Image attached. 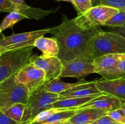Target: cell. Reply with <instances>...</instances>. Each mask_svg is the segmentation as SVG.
I'll list each match as a JSON object with an SVG mask.
<instances>
[{
    "instance_id": "17",
    "label": "cell",
    "mask_w": 125,
    "mask_h": 124,
    "mask_svg": "<svg viewBox=\"0 0 125 124\" xmlns=\"http://www.w3.org/2000/svg\"><path fill=\"white\" fill-rule=\"evenodd\" d=\"M125 54L109 53L96 57L94 59L93 63L95 69V73L101 74L113 68Z\"/></svg>"
},
{
    "instance_id": "21",
    "label": "cell",
    "mask_w": 125,
    "mask_h": 124,
    "mask_svg": "<svg viewBox=\"0 0 125 124\" xmlns=\"http://www.w3.org/2000/svg\"><path fill=\"white\" fill-rule=\"evenodd\" d=\"M100 75L104 79L125 77V54L113 68L103 72Z\"/></svg>"
},
{
    "instance_id": "33",
    "label": "cell",
    "mask_w": 125,
    "mask_h": 124,
    "mask_svg": "<svg viewBox=\"0 0 125 124\" xmlns=\"http://www.w3.org/2000/svg\"><path fill=\"white\" fill-rule=\"evenodd\" d=\"M63 121H60V122H50V123H45V124H62Z\"/></svg>"
},
{
    "instance_id": "7",
    "label": "cell",
    "mask_w": 125,
    "mask_h": 124,
    "mask_svg": "<svg viewBox=\"0 0 125 124\" xmlns=\"http://www.w3.org/2000/svg\"><path fill=\"white\" fill-rule=\"evenodd\" d=\"M50 30L51 28H47L4 36L0 40V52L2 53L9 51L33 46L39 38L50 33Z\"/></svg>"
},
{
    "instance_id": "20",
    "label": "cell",
    "mask_w": 125,
    "mask_h": 124,
    "mask_svg": "<svg viewBox=\"0 0 125 124\" xmlns=\"http://www.w3.org/2000/svg\"><path fill=\"white\" fill-rule=\"evenodd\" d=\"M79 82L80 81H78L74 83H66L62 81L61 78H56L46 81L42 88L48 92L60 94L68 89L78 85Z\"/></svg>"
},
{
    "instance_id": "26",
    "label": "cell",
    "mask_w": 125,
    "mask_h": 124,
    "mask_svg": "<svg viewBox=\"0 0 125 124\" xmlns=\"http://www.w3.org/2000/svg\"><path fill=\"white\" fill-rule=\"evenodd\" d=\"M96 5H104L117 9L119 10H125V0H101Z\"/></svg>"
},
{
    "instance_id": "24",
    "label": "cell",
    "mask_w": 125,
    "mask_h": 124,
    "mask_svg": "<svg viewBox=\"0 0 125 124\" xmlns=\"http://www.w3.org/2000/svg\"><path fill=\"white\" fill-rule=\"evenodd\" d=\"M125 25V10H120L112 16L105 23L104 26L110 27H117Z\"/></svg>"
},
{
    "instance_id": "18",
    "label": "cell",
    "mask_w": 125,
    "mask_h": 124,
    "mask_svg": "<svg viewBox=\"0 0 125 124\" xmlns=\"http://www.w3.org/2000/svg\"><path fill=\"white\" fill-rule=\"evenodd\" d=\"M33 46L42 52L41 55L43 57H57L58 55V45L56 40L53 37L41 36L35 41Z\"/></svg>"
},
{
    "instance_id": "22",
    "label": "cell",
    "mask_w": 125,
    "mask_h": 124,
    "mask_svg": "<svg viewBox=\"0 0 125 124\" xmlns=\"http://www.w3.org/2000/svg\"><path fill=\"white\" fill-rule=\"evenodd\" d=\"M26 105V104L24 103H17L1 111L11 119L20 124L24 114Z\"/></svg>"
},
{
    "instance_id": "36",
    "label": "cell",
    "mask_w": 125,
    "mask_h": 124,
    "mask_svg": "<svg viewBox=\"0 0 125 124\" xmlns=\"http://www.w3.org/2000/svg\"><path fill=\"white\" fill-rule=\"evenodd\" d=\"M56 1H67V2H70L71 0H56Z\"/></svg>"
},
{
    "instance_id": "3",
    "label": "cell",
    "mask_w": 125,
    "mask_h": 124,
    "mask_svg": "<svg viewBox=\"0 0 125 124\" xmlns=\"http://www.w3.org/2000/svg\"><path fill=\"white\" fill-rule=\"evenodd\" d=\"M90 46L94 58L109 53L125 54V38L117 33L102 30L92 38Z\"/></svg>"
},
{
    "instance_id": "19",
    "label": "cell",
    "mask_w": 125,
    "mask_h": 124,
    "mask_svg": "<svg viewBox=\"0 0 125 124\" xmlns=\"http://www.w3.org/2000/svg\"><path fill=\"white\" fill-rule=\"evenodd\" d=\"M99 96H90L86 97H80V98H70L67 99L59 100L52 104V108H63L68 109H76L81 106L90 102L95 97Z\"/></svg>"
},
{
    "instance_id": "25",
    "label": "cell",
    "mask_w": 125,
    "mask_h": 124,
    "mask_svg": "<svg viewBox=\"0 0 125 124\" xmlns=\"http://www.w3.org/2000/svg\"><path fill=\"white\" fill-rule=\"evenodd\" d=\"M78 14L84 13L93 6L91 0H71Z\"/></svg>"
},
{
    "instance_id": "14",
    "label": "cell",
    "mask_w": 125,
    "mask_h": 124,
    "mask_svg": "<svg viewBox=\"0 0 125 124\" xmlns=\"http://www.w3.org/2000/svg\"><path fill=\"white\" fill-rule=\"evenodd\" d=\"M96 86L100 91L104 94L115 97L122 102H125V77L97 80Z\"/></svg>"
},
{
    "instance_id": "11",
    "label": "cell",
    "mask_w": 125,
    "mask_h": 124,
    "mask_svg": "<svg viewBox=\"0 0 125 124\" xmlns=\"http://www.w3.org/2000/svg\"><path fill=\"white\" fill-rule=\"evenodd\" d=\"M78 85L68 89L59 94L60 99H67L70 98H80L94 96H101L104 94L97 88L95 81L79 80Z\"/></svg>"
},
{
    "instance_id": "5",
    "label": "cell",
    "mask_w": 125,
    "mask_h": 124,
    "mask_svg": "<svg viewBox=\"0 0 125 124\" xmlns=\"http://www.w3.org/2000/svg\"><path fill=\"white\" fill-rule=\"evenodd\" d=\"M31 95L28 89L16 80L15 75L0 83V109L17 103L26 104Z\"/></svg>"
},
{
    "instance_id": "8",
    "label": "cell",
    "mask_w": 125,
    "mask_h": 124,
    "mask_svg": "<svg viewBox=\"0 0 125 124\" xmlns=\"http://www.w3.org/2000/svg\"><path fill=\"white\" fill-rule=\"evenodd\" d=\"M15 79L19 83L28 89L30 95L42 87L46 81L45 72L31 63L15 74Z\"/></svg>"
},
{
    "instance_id": "13",
    "label": "cell",
    "mask_w": 125,
    "mask_h": 124,
    "mask_svg": "<svg viewBox=\"0 0 125 124\" xmlns=\"http://www.w3.org/2000/svg\"><path fill=\"white\" fill-rule=\"evenodd\" d=\"M77 109L50 108L38 114L28 124H43L69 120L76 114Z\"/></svg>"
},
{
    "instance_id": "15",
    "label": "cell",
    "mask_w": 125,
    "mask_h": 124,
    "mask_svg": "<svg viewBox=\"0 0 125 124\" xmlns=\"http://www.w3.org/2000/svg\"><path fill=\"white\" fill-rule=\"evenodd\" d=\"M122 102L118 98L107 94H103L95 97L76 109L94 108L106 110L107 111L120 108Z\"/></svg>"
},
{
    "instance_id": "9",
    "label": "cell",
    "mask_w": 125,
    "mask_h": 124,
    "mask_svg": "<svg viewBox=\"0 0 125 124\" xmlns=\"http://www.w3.org/2000/svg\"><path fill=\"white\" fill-rule=\"evenodd\" d=\"M93 61L89 58H79L63 64L60 78L74 77L83 80L86 75L95 73Z\"/></svg>"
},
{
    "instance_id": "1",
    "label": "cell",
    "mask_w": 125,
    "mask_h": 124,
    "mask_svg": "<svg viewBox=\"0 0 125 124\" xmlns=\"http://www.w3.org/2000/svg\"><path fill=\"white\" fill-rule=\"evenodd\" d=\"M102 30L100 27L90 29L81 28L74 23V18L69 19L63 15L62 23L51 27L50 33L57 41L59 47L57 57L63 65L76 58L94 60L90 42L92 38Z\"/></svg>"
},
{
    "instance_id": "30",
    "label": "cell",
    "mask_w": 125,
    "mask_h": 124,
    "mask_svg": "<svg viewBox=\"0 0 125 124\" xmlns=\"http://www.w3.org/2000/svg\"><path fill=\"white\" fill-rule=\"evenodd\" d=\"M109 29L111 30V32L117 33L125 38V25L123 26L117 27H111Z\"/></svg>"
},
{
    "instance_id": "12",
    "label": "cell",
    "mask_w": 125,
    "mask_h": 124,
    "mask_svg": "<svg viewBox=\"0 0 125 124\" xmlns=\"http://www.w3.org/2000/svg\"><path fill=\"white\" fill-rule=\"evenodd\" d=\"M18 10L22 12L28 17V19L39 20L51 13H54V10H46L40 8H34L26 5L21 6L13 3L10 0H0V13Z\"/></svg>"
},
{
    "instance_id": "16",
    "label": "cell",
    "mask_w": 125,
    "mask_h": 124,
    "mask_svg": "<svg viewBox=\"0 0 125 124\" xmlns=\"http://www.w3.org/2000/svg\"><path fill=\"white\" fill-rule=\"evenodd\" d=\"M107 111L94 108L79 109L69 120L74 124H92L99 118L107 114Z\"/></svg>"
},
{
    "instance_id": "23",
    "label": "cell",
    "mask_w": 125,
    "mask_h": 124,
    "mask_svg": "<svg viewBox=\"0 0 125 124\" xmlns=\"http://www.w3.org/2000/svg\"><path fill=\"white\" fill-rule=\"evenodd\" d=\"M24 19H28V17L20 11L15 10L10 12L1 22L0 29L2 31L8 28L12 27L16 23Z\"/></svg>"
},
{
    "instance_id": "27",
    "label": "cell",
    "mask_w": 125,
    "mask_h": 124,
    "mask_svg": "<svg viewBox=\"0 0 125 124\" xmlns=\"http://www.w3.org/2000/svg\"><path fill=\"white\" fill-rule=\"evenodd\" d=\"M107 115L117 122L120 124H125V113L121 108H118L109 111L107 113Z\"/></svg>"
},
{
    "instance_id": "38",
    "label": "cell",
    "mask_w": 125,
    "mask_h": 124,
    "mask_svg": "<svg viewBox=\"0 0 125 124\" xmlns=\"http://www.w3.org/2000/svg\"><path fill=\"white\" fill-rule=\"evenodd\" d=\"M1 54H2V53H1V52H0V57H1Z\"/></svg>"
},
{
    "instance_id": "10",
    "label": "cell",
    "mask_w": 125,
    "mask_h": 124,
    "mask_svg": "<svg viewBox=\"0 0 125 124\" xmlns=\"http://www.w3.org/2000/svg\"><path fill=\"white\" fill-rule=\"evenodd\" d=\"M30 63L45 72L46 81L61 77L63 63L57 57H43L35 54L32 55Z\"/></svg>"
},
{
    "instance_id": "31",
    "label": "cell",
    "mask_w": 125,
    "mask_h": 124,
    "mask_svg": "<svg viewBox=\"0 0 125 124\" xmlns=\"http://www.w3.org/2000/svg\"><path fill=\"white\" fill-rule=\"evenodd\" d=\"M10 1L13 2V3L18 5H21V6L27 5L25 2V0H10Z\"/></svg>"
},
{
    "instance_id": "29",
    "label": "cell",
    "mask_w": 125,
    "mask_h": 124,
    "mask_svg": "<svg viewBox=\"0 0 125 124\" xmlns=\"http://www.w3.org/2000/svg\"><path fill=\"white\" fill-rule=\"evenodd\" d=\"M0 124H20L11 119L0 109Z\"/></svg>"
},
{
    "instance_id": "32",
    "label": "cell",
    "mask_w": 125,
    "mask_h": 124,
    "mask_svg": "<svg viewBox=\"0 0 125 124\" xmlns=\"http://www.w3.org/2000/svg\"><path fill=\"white\" fill-rule=\"evenodd\" d=\"M120 108H121V109H122L125 113V102H122L120 106Z\"/></svg>"
},
{
    "instance_id": "4",
    "label": "cell",
    "mask_w": 125,
    "mask_h": 124,
    "mask_svg": "<svg viewBox=\"0 0 125 124\" xmlns=\"http://www.w3.org/2000/svg\"><path fill=\"white\" fill-rule=\"evenodd\" d=\"M59 99V94L48 92L40 88L31 95L20 124H28L40 113L52 108V104Z\"/></svg>"
},
{
    "instance_id": "34",
    "label": "cell",
    "mask_w": 125,
    "mask_h": 124,
    "mask_svg": "<svg viewBox=\"0 0 125 124\" xmlns=\"http://www.w3.org/2000/svg\"><path fill=\"white\" fill-rule=\"evenodd\" d=\"M91 1H92V3L93 6H95V5L98 2H99L100 1H101V0H91Z\"/></svg>"
},
{
    "instance_id": "2",
    "label": "cell",
    "mask_w": 125,
    "mask_h": 124,
    "mask_svg": "<svg viewBox=\"0 0 125 124\" xmlns=\"http://www.w3.org/2000/svg\"><path fill=\"white\" fill-rule=\"evenodd\" d=\"M34 46L5 52L0 57V83L17 74L30 63Z\"/></svg>"
},
{
    "instance_id": "28",
    "label": "cell",
    "mask_w": 125,
    "mask_h": 124,
    "mask_svg": "<svg viewBox=\"0 0 125 124\" xmlns=\"http://www.w3.org/2000/svg\"><path fill=\"white\" fill-rule=\"evenodd\" d=\"M92 124H120L115 121L111 117L107 114L99 118Z\"/></svg>"
},
{
    "instance_id": "37",
    "label": "cell",
    "mask_w": 125,
    "mask_h": 124,
    "mask_svg": "<svg viewBox=\"0 0 125 124\" xmlns=\"http://www.w3.org/2000/svg\"><path fill=\"white\" fill-rule=\"evenodd\" d=\"M1 32H2V30H1V29H0V34H1Z\"/></svg>"
},
{
    "instance_id": "35",
    "label": "cell",
    "mask_w": 125,
    "mask_h": 124,
    "mask_svg": "<svg viewBox=\"0 0 125 124\" xmlns=\"http://www.w3.org/2000/svg\"><path fill=\"white\" fill-rule=\"evenodd\" d=\"M62 124H73L72 122H71L69 120H65V121H63V122L62 123Z\"/></svg>"
},
{
    "instance_id": "6",
    "label": "cell",
    "mask_w": 125,
    "mask_h": 124,
    "mask_svg": "<svg viewBox=\"0 0 125 124\" xmlns=\"http://www.w3.org/2000/svg\"><path fill=\"white\" fill-rule=\"evenodd\" d=\"M119 10L104 5L92 6L84 13L78 14L74 18V23L84 29H93L100 26H104L106 22Z\"/></svg>"
}]
</instances>
